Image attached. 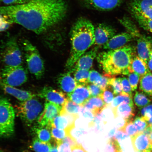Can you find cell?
I'll use <instances>...</instances> for the list:
<instances>
[{
    "mask_svg": "<svg viewBox=\"0 0 152 152\" xmlns=\"http://www.w3.org/2000/svg\"><path fill=\"white\" fill-rule=\"evenodd\" d=\"M67 11L64 0H30L24 4L0 7V14L37 34L48 31L62 21Z\"/></svg>",
    "mask_w": 152,
    "mask_h": 152,
    "instance_id": "1",
    "label": "cell"
},
{
    "mask_svg": "<svg viewBox=\"0 0 152 152\" xmlns=\"http://www.w3.org/2000/svg\"><path fill=\"white\" fill-rule=\"evenodd\" d=\"M95 27L90 20L81 18L74 23L71 32V48L66 66L73 68L80 58L95 43Z\"/></svg>",
    "mask_w": 152,
    "mask_h": 152,
    "instance_id": "2",
    "label": "cell"
},
{
    "mask_svg": "<svg viewBox=\"0 0 152 152\" xmlns=\"http://www.w3.org/2000/svg\"><path fill=\"white\" fill-rule=\"evenodd\" d=\"M135 48L127 45L118 49L101 52L97 56L101 67L107 75L113 76L128 75Z\"/></svg>",
    "mask_w": 152,
    "mask_h": 152,
    "instance_id": "3",
    "label": "cell"
},
{
    "mask_svg": "<svg viewBox=\"0 0 152 152\" xmlns=\"http://www.w3.org/2000/svg\"><path fill=\"white\" fill-rule=\"evenodd\" d=\"M15 112L6 99L0 98V137H9L14 134Z\"/></svg>",
    "mask_w": 152,
    "mask_h": 152,
    "instance_id": "4",
    "label": "cell"
},
{
    "mask_svg": "<svg viewBox=\"0 0 152 152\" xmlns=\"http://www.w3.org/2000/svg\"><path fill=\"white\" fill-rule=\"evenodd\" d=\"M23 44L28 70L37 79H41L45 73L43 60L37 48L29 41H24Z\"/></svg>",
    "mask_w": 152,
    "mask_h": 152,
    "instance_id": "5",
    "label": "cell"
},
{
    "mask_svg": "<svg viewBox=\"0 0 152 152\" xmlns=\"http://www.w3.org/2000/svg\"><path fill=\"white\" fill-rule=\"evenodd\" d=\"M27 73L21 65L6 66L0 72V83L12 87L20 86L26 83Z\"/></svg>",
    "mask_w": 152,
    "mask_h": 152,
    "instance_id": "6",
    "label": "cell"
},
{
    "mask_svg": "<svg viewBox=\"0 0 152 152\" xmlns=\"http://www.w3.org/2000/svg\"><path fill=\"white\" fill-rule=\"evenodd\" d=\"M42 109L41 102L34 98L21 102L17 107L18 115L28 125L31 124L37 120Z\"/></svg>",
    "mask_w": 152,
    "mask_h": 152,
    "instance_id": "7",
    "label": "cell"
},
{
    "mask_svg": "<svg viewBox=\"0 0 152 152\" xmlns=\"http://www.w3.org/2000/svg\"><path fill=\"white\" fill-rule=\"evenodd\" d=\"M2 55L6 66H16L22 64V53L14 39H9L6 43Z\"/></svg>",
    "mask_w": 152,
    "mask_h": 152,
    "instance_id": "8",
    "label": "cell"
},
{
    "mask_svg": "<svg viewBox=\"0 0 152 152\" xmlns=\"http://www.w3.org/2000/svg\"><path fill=\"white\" fill-rule=\"evenodd\" d=\"M62 108L61 106L46 101L43 111L39 117L38 123L41 126H46L50 129L55 118L60 115Z\"/></svg>",
    "mask_w": 152,
    "mask_h": 152,
    "instance_id": "9",
    "label": "cell"
},
{
    "mask_svg": "<svg viewBox=\"0 0 152 152\" xmlns=\"http://www.w3.org/2000/svg\"><path fill=\"white\" fill-rule=\"evenodd\" d=\"M129 8L131 14L152 20V0H132Z\"/></svg>",
    "mask_w": 152,
    "mask_h": 152,
    "instance_id": "10",
    "label": "cell"
},
{
    "mask_svg": "<svg viewBox=\"0 0 152 152\" xmlns=\"http://www.w3.org/2000/svg\"><path fill=\"white\" fill-rule=\"evenodd\" d=\"M115 28L106 24H100L95 28V45L101 46L107 43L115 35Z\"/></svg>",
    "mask_w": 152,
    "mask_h": 152,
    "instance_id": "11",
    "label": "cell"
},
{
    "mask_svg": "<svg viewBox=\"0 0 152 152\" xmlns=\"http://www.w3.org/2000/svg\"><path fill=\"white\" fill-rule=\"evenodd\" d=\"M39 97L45 99L46 101L53 102L59 105H64L67 99L64 92L57 90L50 87H45L38 94Z\"/></svg>",
    "mask_w": 152,
    "mask_h": 152,
    "instance_id": "12",
    "label": "cell"
},
{
    "mask_svg": "<svg viewBox=\"0 0 152 152\" xmlns=\"http://www.w3.org/2000/svg\"><path fill=\"white\" fill-rule=\"evenodd\" d=\"M135 39H136V37L134 34L128 31L124 32L113 36L107 43L103 45V48L106 50L121 48Z\"/></svg>",
    "mask_w": 152,
    "mask_h": 152,
    "instance_id": "13",
    "label": "cell"
},
{
    "mask_svg": "<svg viewBox=\"0 0 152 152\" xmlns=\"http://www.w3.org/2000/svg\"><path fill=\"white\" fill-rule=\"evenodd\" d=\"M79 117V115H60L55 118L52 126L57 129L65 130L68 133L75 127V122Z\"/></svg>",
    "mask_w": 152,
    "mask_h": 152,
    "instance_id": "14",
    "label": "cell"
},
{
    "mask_svg": "<svg viewBox=\"0 0 152 152\" xmlns=\"http://www.w3.org/2000/svg\"><path fill=\"white\" fill-rule=\"evenodd\" d=\"M98 47H96L88 52H85L76 62L71 71L73 73L75 70H89L92 67L94 59L98 56Z\"/></svg>",
    "mask_w": 152,
    "mask_h": 152,
    "instance_id": "15",
    "label": "cell"
},
{
    "mask_svg": "<svg viewBox=\"0 0 152 152\" xmlns=\"http://www.w3.org/2000/svg\"><path fill=\"white\" fill-rule=\"evenodd\" d=\"M137 50L138 56L148 64L152 50V42L146 37L140 34L137 37Z\"/></svg>",
    "mask_w": 152,
    "mask_h": 152,
    "instance_id": "16",
    "label": "cell"
},
{
    "mask_svg": "<svg viewBox=\"0 0 152 152\" xmlns=\"http://www.w3.org/2000/svg\"><path fill=\"white\" fill-rule=\"evenodd\" d=\"M123 0H83L85 4L91 8L100 11H109L116 8Z\"/></svg>",
    "mask_w": 152,
    "mask_h": 152,
    "instance_id": "17",
    "label": "cell"
},
{
    "mask_svg": "<svg viewBox=\"0 0 152 152\" xmlns=\"http://www.w3.org/2000/svg\"><path fill=\"white\" fill-rule=\"evenodd\" d=\"M135 152H151L152 144L148 137L142 132L131 137Z\"/></svg>",
    "mask_w": 152,
    "mask_h": 152,
    "instance_id": "18",
    "label": "cell"
},
{
    "mask_svg": "<svg viewBox=\"0 0 152 152\" xmlns=\"http://www.w3.org/2000/svg\"><path fill=\"white\" fill-rule=\"evenodd\" d=\"M69 99L81 106L91 97L90 91L87 86L78 85L73 92L67 94Z\"/></svg>",
    "mask_w": 152,
    "mask_h": 152,
    "instance_id": "19",
    "label": "cell"
},
{
    "mask_svg": "<svg viewBox=\"0 0 152 152\" xmlns=\"http://www.w3.org/2000/svg\"><path fill=\"white\" fill-rule=\"evenodd\" d=\"M71 73L70 71L61 74L57 80L58 86L67 94L73 92L77 85L75 78L71 75Z\"/></svg>",
    "mask_w": 152,
    "mask_h": 152,
    "instance_id": "20",
    "label": "cell"
},
{
    "mask_svg": "<svg viewBox=\"0 0 152 152\" xmlns=\"http://www.w3.org/2000/svg\"><path fill=\"white\" fill-rule=\"evenodd\" d=\"M1 88L5 92L15 97L21 102L32 99L35 97V95L29 91L20 90L14 87L9 86L3 83H0Z\"/></svg>",
    "mask_w": 152,
    "mask_h": 152,
    "instance_id": "21",
    "label": "cell"
},
{
    "mask_svg": "<svg viewBox=\"0 0 152 152\" xmlns=\"http://www.w3.org/2000/svg\"><path fill=\"white\" fill-rule=\"evenodd\" d=\"M113 111L115 117L121 118L127 121L130 120L134 115V104L123 102Z\"/></svg>",
    "mask_w": 152,
    "mask_h": 152,
    "instance_id": "22",
    "label": "cell"
},
{
    "mask_svg": "<svg viewBox=\"0 0 152 152\" xmlns=\"http://www.w3.org/2000/svg\"><path fill=\"white\" fill-rule=\"evenodd\" d=\"M83 106L92 112L96 117L100 114L107 105L100 97H92L87 101Z\"/></svg>",
    "mask_w": 152,
    "mask_h": 152,
    "instance_id": "23",
    "label": "cell"
},
{
    "mask_svg": "<svg viewBox=\"0 0 152 152\" xmlns=\"http://www.w3.org/2000/svg\"><path fill=\"white\" fill-rule=\"evenodd\" d=\"M150 71L147 64L138 56L135 54L133 57L129 68L130 73L134 72L141 77Z\"/></svg>",
    "mask_w": 152,
    "mask_h": 152,
    "instance_id": "24",
    "label": "cell"
},
{
    "mask_svg": "<svg viewBox=\"0 0 152 152\" xmlns=\"http://www.w3.org/2000/svg\"><path fill=\"white\" fill-rule=\"evenodd\" d=\"M139 88L142 92L152 97V72L150 71L140 77Z\"/></svg>",
    "mask_w": 152,
    "mask_h": 152,
    "instance_id": "25",
    "label": "cell"
},
{
    "mask_svg": "<svg viewBox=\"0 0 152 152\" xmlns=\"http://www.w3.org/2000/svg\"><path fill=\"white\" fill-rule=\"evenodd\" d=\"M81 107L80 106L67 98L65 103L62 106L60 115H63V114L79 115Z\"/></svg>",
    "mask_w": 152,
    "mask_h": 152,
    "instance_id": "26",
    "label": "cell"
},
{
    "mask_svg": "<svg viewBox=\"0 0 152 152\" xmlns=\"http://www.w3.org/2000/svg\"><path fill=\"white\" fill-rule=\"evenodd\" d=\"M74 78L77 85L87 86L88 84L90 72L89 70L78 69L74 71Z\"/></svg>",
    "mask_w": 152,
    "mask_h": 152,
    "instance_id": "27",
    "label": "cell"
},
{
    "mask_svg": "<svg viewBox=\"0 0 152 152\" xmlns=\"http://www.w3.org/2000/svg\"><path fill=\"white\" fill-rule=\"evenodd\" d=\"M149 96L143 92L137 91L134 98L136 105L141 109L151 103L152 100Z\"/></svg>",
    "mask_w": 152,
    "mask_h": 152,
    "instance_id": "28",
    "label": "cell"
},
{
    "mask_svg": "<svg viewBox=\"0 0 152 152\" xmlns=\"http://www.w3.org/2000/svg\"><path fill=\"white\" fill-rule=\"evenodd\" d=\"M123 102L129 104H134L132 97H131L128 94L122 92L121 94L118 95L114 98L113 102L109 106L112 110H114L120 104Z\"/></svg>",
    "mask_w": 152,
    "mask_h": 152,
    "instance_id": "29",
    "label": "cell"
},
{
    "mask_svg": "<svg viewBox=\"0 0 152 152\" xmlns=\"http://www.w3.org/2000/svg\"><path fill=\"white\" fill-rule=\"evenodd\" d=\"M32 147L36 152H50L52 145L50 142L41 141L38 138L34 139Z\"/></svg>",
    "mask_w": 152,
    "mask_h": 152,
    "instance_id": "30",
    "label": "cell"
},
{
    "mask_svg": "<svg viewBox=\"0 0 152 152\" xmlns=\"http://www.w3.org/2000/svg\"><path fill=\"white\" fill-rule=\"evenodd\" d=\"M139 26L146 31L152 34V20L136 14H132Z\"/></svg>",
    "mask_w": 152,
    "mask_h": 152,
    "instance_id": "31",
    "label": "cell"
},
{
    "mask_svg": "<svg viewBox=\"0 0 152 152\" xmlns=\"http://www.w3.org/2000/svg\"><path fill=\"white\" fill-rule=\"evenodd\" d=\"M109 86L115 96H118L123 92L121 77L116 78L115 76H113L110 79Z\"/></svg>",
    "mask_w": 152,
    "mask_h": 152,
    "instance_id": "32",
    "label": "cell"
},
{
    "mask_svg": "<svg viewBox=\"0 0 152 152\" xmlns=\"http://www.w3.org/2000/svg\"><path fill=\"white\" fill-rule=\"evenodd\" d=\"M35 130L37 138L41 141L49 142L52 137L50 131L48 128L41 127L35 128Z\"/></svg>",
    "mask_w": 152,
    "mask_h": 152,
    "instance_id": "33",
    "label": "cell"
},
{
    "mask_svg": "<svg viewBox=\"0 0 152 152\" xmlns=\"http://www.w3.org/2000/svg\"><path fill=\"white\" fill-rule=\"evenodd\" d=\"M50 130L52 138L58 145L61 143L63 139L70 134L65 130L57 129L53 126L51 127Z\"/></svg>",
    "mask_w": 152,
    "mask_h": 152,
    "instance_id": "34",
    "label": "cell"
},
{
    "mask_svg": "<svg viewBox=\"0 0 152 152\" xmlns=\"http://www.w3.org/2000/svg\"><path fill=\"white\" fill-rule=\"evenodd\" d=\"M140 114L148 123L149 126L152 125V104L140 109Z\"/></svg>",
    "mask_w": 152,
    "mask_h": 152,
    "instance_id": "35",
    "label": "cell"
},
{
    "mask_svg": "<svg viewBox=\"0 0 152 152\" xmlns=\"http://www.w3.org/2000/svg\"><path fill=\"white\" fill-rule=\"evenodd\" d=\"M120 130L124 132L130 137L136 135L139 133L135 126L132 119L127 121L123 128Z\"/></svg>",
    "mask_w": 152,
    "mask_h": 152,
    "instance_id": "36",
    "label": "cell"
},
{
    "mask_svg": "<svg viewBox=\"0 0 152 152\" xmlns=\"http://www.w3.org/2000/svg\"><path fill=\"white\" fill-rule=\"evenodd\" d=\"M104 152H122L118 142L113 138L108 142Z\"/></svg>",
    "mask_w": 152,
    "mask_h": 152,
    "instance_id": "37",
    "label": "cell"
},
{
    "mask_svg": "<svg viewBox=\"0 0 152 152\" xmlns=\"http://www.w3.org/2000/svg\"><path fill=\"white\" fill-rule=\"evenodd\" d=\"M133 121L139 133L143 132L148 126H149L147 121L142 116L136 117Z\"/></svg>",
    "mask_w": 152,
    "mask_h": 152,
    "instance_id": "38",
    "label": "cell"
},
{
    "mask_svg": "<svg viewBox=\"0 0 152 152\" xmlns=\"http://www.w3.org/2000/svg\"><path fill=\"white\" fill-rule=\"evenodd\" d=\"M128 80L132 88V92H134L137 88L138 85L140 81V76L134 72L129 74Z\"/></svg>",
    "mask_w": 152,
    "mask_h": 152,
    "instance_id": "39",
    "label": "cell"
},
{
    "mask_svg": "<svg viewBox=\"0 0 152 152\" xmlns=\"http://www.w3.org/2000/svg\"><path fill=\"white\" fill-rule=\"evenodd\" d=\"M114 95L113 90L109 86L104 91L102 96V98L103 99L106 105L109 106L111 104L114 99Z\"/></svg>",
    "mask_w": 152,
    "mask_h": 152,
    "instance_id": "40",
    "label": "cell"
},
{
    "mask_svg": "<svg viewBox=\"0 0 152 152\" xmlns=\"http://www.w3.org/2000/svg\"><path fill=\"white\" fill-rule=\"evenodd\" d=\"M90 93L91 97H100L102 98V96L104 91L100 88L98 85L90 83L87 86Z\"/></svg>",
    "mask_w": 152,
    "mask_h": 152,
    "instance_id": "41",
    "label": "cell"
},
{
    "mask_svg": "<svg viewBox=\"0 0 152 152\" xmlns=\"http://www.w3.org/2000/svg\"><path fill=\"white\" fill-rule=\"evenodd\" d=\"M102 75L98 72L94 70H91L89 75V82L98 85L102 80Z\"/></svg>",
    "mask_w": 152,
    "mask_h": 152,
    "instance_id": "42",
    "label": "cell"
},
{
    "mask_svg": "<svg viewBox=\"0 0 152 152\" xmlns=\"http://www.w3.org/2000/svg\"><path fill=\"white\" fill-rule=\"evenodd\" d=\"M121 83L122 86L123 92L128 94L132 97V92L128 79L125 77H121Z\"/></svg>",
    "mask_w": 152,
    "mask_h": 152,
    "instance_id": "43",
    "label": "cell"
},
{
    "mask_svg": "<svg viewBox=\"0 0 152 152\" xmlns=\"http://www.w3.org/2000/svg\"><path fill=\"white\" fill-rule=\"evenodd\" d=\"M11 24L4 15L0 14V32L8 29Z\"/></svg>",
    "mask_w": 152,
    "mask_h": 152,
    "instance_id": "44",
    "label": "cell"
},
{
    "mask_svg": "<svg viewBox=\"0 0 152 152\" xmlns=\"http://www.w3.org/2000/svg\"><path fill=\"white\" fill-rule=\"evenodd\" d=\"M30 0H2L5 4L8 6L20 5L24 4Z\"/></svg>",
    "mask_w": 152,
    "mask_h": 152,
    "instance_id": "45",
    "label": "cell"
},
{
    "mask_svg": "<svg viewBox=\"0 0 152 152\" xmlns=\"http://www.w3.org/2000/svg\"><path fill=\"white\" fill-rule=\"evenodd\" d=\"M130 137V136L123 130H118L116 132H115V135L114 138L118 141L121 142Z\"/></svg>",
    "mask_w": 152,
    "mask_h": 152,
    "instance_id": "46",
    "label": "cell"
},
{
    "mask_svg": "<svg viewBox=\"0 0 152 152\" xmlns=\"http://www.w3.org/2000/svg\"><path fill=\"white\" fill-rule=\"evenodd\" d=\"M80 113H81L83 117L88 120H93L94 118V115L92 112L86 109L83 106H81Z\"/></svg>",
    "mask_w": 152,
    "mask_h": 152,
    "instance_id": "47",
    "label": "cell"
},
{
    "mask_svg": "<svg viewBox=\"0 0 152 152\" xmlns=\"http://www.w3.org/2000/svg\"><path fill=\"white\" fill-rule=\"evenodd\" d=\"M61 143H66L69 144L71 147L77 145V141L75 138L72 137L70 134H68L64 139H63Z\"/></svg>",
    "mask_w": 152,
    "mask_h": 152,
    "instance_id": "48",
    "label": "cell"
},
{
    "mask_svg": "<svg viewBox=\"0 0 152 152\" xmlns=\"http://www.w3.org/2000/svg\"><path fill=\"white\" fill-rule=\"evenodd\" d=\"M58 152H72L71 146L66 143H60L58 145Z\"/></svg>",
    "mask_w": 152,
    "mask_h": 152,
    "instance_id": "49",
    "label": "cell"
},
{
    "mask_svg": "<svg viewBox=\"0 0 152 152\" xmlns=\"http://www.w3.org/2000/svg\"><path fill=\"white\" fill-rule=\"evenodd\" d=\"M72 152H88L80 144L71 147Z\"/></svg>",
    "mask_w": 152,
    "mask_h": 152,
    "instance_id": "50",
    "label": "cell"
},
{
    "mask_svg": "<svg viewBox=\"0 0 152 152\" xmlns=\"http://www.w3.org/2000/svg\"><path fill=\"white\" fill-rule=\"evenodd\" d=\"M148 66L149 71L152 72V50L148 62Z\"/></svg>",
    "mask_w": 152,
    "mask_h": 152,
    "instance_id": "51",
    "label": "cell"
},
{
    "mask_svg": "<svg viewBox=\"0 0 152 152\" xmlns=\"http://www.w3.org/2000/svg\"><path fill=\"white\" fill-rule=\"evenodd\" d=\"M58 144L55 141L54 144L52 145L50 152H58Z\"/></svg>",
    "mask_w": 152,
    "mask_h": 152,
    "instance_id": "52",
    "label": "cell"
},
{
    "mask_svg": "<svg viewBox=\"0 0 152 152\" xmlns=\"http://www.w3.org/2000/svg\"><path fill=\"white\" fill-rule=\"evenodd\" d=\"M116 131V129L114 128L113 129H112V130L110 131V133L109 134V136L110 137H112L114 136V134H115V132Z\"/></svg>",
    "mask_w": 152,
    "mask_h": 152,
    "instance_id": "53",
    "label": "cell"
},
{
    "mask_svg": "<svg viewBox=\"0 0 152 152\" xmlns=\"http://www.w3.org/2000/svg\"><path fill=\"white\" fill-rule=\"evenodd\" d=\"M148 137H149L150 141H151L152 144V132L149 135V136H148Z\"/></svg>",
    "mask_w": 152,
    "mask_h": 152,
    "instance_id": "54",
    "label": "cell"
},
{
    "mask_svg": "<svg viewBox=\"0 0 152 152\" xmlns=\"http://www.w3.org/2000/svg\"><path fill=\"white\" fill-rule=\"evenodd\" d=\"M151 129H152V125H151Z\"/></svg>",
    "mask_w": 152,
    "mask_h": 152,
    "instance_id": "55",
    "label": "cell"
},
{
    "mask_svg": "<svg viewBox=\"0 0 152 152\" xmlns=\"http://www.w3.org/2000/svg\"><path fill=\"white\" fill-rule=\"evenodd\" d=\"M0 1H1V0H0Z\"/></svg>",
    "mask_w": 152,
    "mask_h": 152,
    "instance_id": "56",
    "label": "cell"
}]
</instances>
